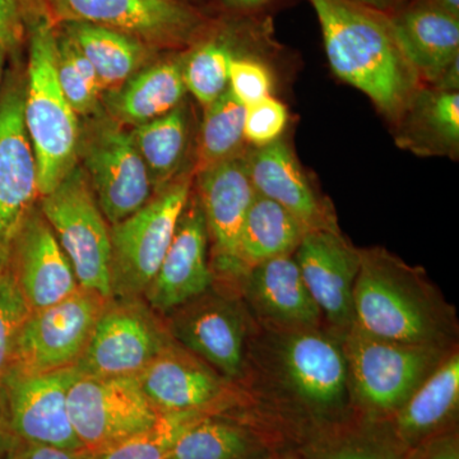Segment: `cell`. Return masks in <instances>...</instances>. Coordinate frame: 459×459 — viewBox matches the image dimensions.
<instances>
[{
	"label": "cell",
	"instance_id": "obj_22",
	"mask_svg": "<svg viewBox=\"0 0 459 459\" xmlns=\"http://www.w3.org/2000/svg\"><path fill=\"white\" fill-rule=\"evenodd\" d=\"M243 156L258 195L282 205L307 230L341 231L331 204L314 188L285 141L250 148Z\"/></svg>",
	"mask_w": 459,
	"mask_h": 459
},
{
	"label": "cell",
	"instance_id": "obj_7",
	"mask_svg": "<svg viewBox=\"0 0 459 459\" xmlns=\"http://www.w3.org/2000/svg\"><path fill=\"white\" fill-rule=\"evenodd\" d=\"M39 205L80 286L111 298L110 225L82 166H75L53 192L39 198Z\"/></svg>",
	"mask_w": 459,
	"mask_h": 459
},
{
	"label": "cell",
	"instance_id": "obj_13",
	"mask_svg": "<svg viewBox=\"0 0 459 459\" xmlns=\"http://www.w3.org/2000/svg\"><path fill=\"white\" fill-rule=\"evenodd\" d=\"M72 427L87 452H101L152 427L153 409L137 377H81L68 395Z\"/></svg>",
	"mask_w": 459,
	"mask_h": 459
},
{
	"label": "cell",
	"instance_id": "obj_35",
	"mask_svg": "<svg viewBox=\"0 0 459 459\" xmlns=\"http://www.w3.org/2000/svg\"><path fill=\"white\" fill-rule=\"evenodd\" d=\"M30 314L7 268L0 271V386L13 362L17 337Z\"/></svg>",
	"mask_w": 459,
	"mask_h": 459
},
{
	"label": "cell",
	"instance_id": "obj_28",
	"mask_svg": "<svg viewBox=\"0 0 459 459\" xmlns=\"http://www.w3.org/2000/svg\"><path fill=\"white\" fill-rule=\"evenodd\" d=\"M307 231L309 230L286 208L256 193L238 232V280L259 263L294 255Z\"/></svg>",
	"mask_w": 459,
	"mask_h": 459
},
{
	"label": "cell",
	"instance_id": "obj_26",
	"mask_svg": "<svg viewBox=\"0 0 459 459\" xmlns=\"http://www.w3.org/2000/svg\"><path fill=\"white\" fill-rule=\"evenodd\" d=\"M183 57L147 66L120 89L107 93V108L115 122L141 126L179 107L186 95Z\"/></svg>",
	"mask_w": 459,
	"mask_h": 459
},
{
	"label": "cell",
	"instance_id": "obj_4",
	"mask_svg": "<svg viewBox=\"0 0 459 459\" xmlns=\"http://www.w3.org/2000/svg\"><path fill=\"white\" fill-rule=\"evenodd\" d=\"M29 62L23 90V119L38 165L39 198L49 195L78 165L81 128L56 74V23L47 11L33 18L27 33Z\"/></svg>",
	"mask_w": 459,
	"mask_h": 459
},
{
	"label": "cell",
	"instance_id": "obj_21",
	"mask_svg": "<svg viewBox=\"0 0 459 459\" xmlns=\"http://www.w3.org/2000/svg\"><path fill=\"white\" fill-rule=\"evenodd\" d=\"M237 289L247 312L262 328L292 331L322 327L323 316L305 286L294 255H281L249 268Z\"/></svg>",
	"mask_w": 459,
	"mask_h": 459
},
{
	"label": "cell",
	"instance_id": "obj_33",
	"mask_svg": "<svg viewBox=\"0 0 459 459\" xmlns=\"http://www.w3.org/2000/svg\"><path fill=\"white\" fill-rule=\"evenodd\" d=\"M56 74L60 87L74 113L83 117L101 115V86L89 60L56 25Z\"/></svg>",
	"mask_w": 459,
	"mask_h": 459
},
{
	"label": "cell",
	"instance_id": "obj_37",
	"mask_svg": "<svg viewBox=\"0 0 459 459\" xmlns=\"http://www.w3.org/2000/svg\"><path fill=\"white\" fill-rule=\"evenodd\" d=\"M289 123V110L273 96L247 105L244 138L253 147L268 146L281 140Z\"/></svg>",
	"mask_w": 459,
	"mask_h": 459
},
{
	"label": "cell",
	"instance_id": "obj_24",
	"mask_svg": "<svg viewBox=\"0 0 459 459\" xmlns=\"http://www.w3.org/2000/svg\"><path fill=\"white\" fill-rule=\"evenodd\" d=\"M458 407L459 355L453 349L385 422L395 443L406 452L429 437L455 429Z\"/></svg>",
	"mask_w": 459,
	"mask_h": 459
},
{
	"label": "cell",
	"instance_id": "obj_18",
	"mask_svg": "<svg viewBox=\"0 0 459 459\" xmlns=\"http://www.w3.org/2000/svg\"><path fill=\"white\" fill-rule=\"evenodd\" d=\"M4 268L30 312L59 303L80 289L71 262L42 214L39 201L18 226Z\"/></svg>",
	"mask_w": 459,
	"mask_h": 459
},
{
	"label": "cell",
	"instance_id": "obj_14",
	"mask_svg": "<svg viewBox=\"0 0 459 459\" xmlns=\"http://www.w3.org/2000/svg\"><path fill=\"white\" fill-rule=\"evenodd\" d=\"M81 376L77 368L27 374L9 369L0 386V411L22 442L81 451L68 412V395Z\"/></svg>",
	"mask_w": 459,
	"mask_h": 459
},
{
	"label": "cell",
	"instance_id": "obj_11",
	"mask_svg": "<svg viewBox=\"0 0 459 459\" xmlns=\"http://www.w3.org/2000/svg\"><path fill=\"white\" fill-rule=\"evenodd\" d=\"M172 342L165 319L143 298H110L82 358V377H138Z\"/></svg>",
	"mask_w": 459,
	"mask_h": 459
},
{
	"label": "cell",
	"instance_id": "obj_40",
	"mask_svg": "<svg viewBox=\"0 0 459 459\" xmlns=\"http://www.w3.org/2000/svg\"><path fill=\"white\" fill-rule=\"evenodd\" d=\"M4 459H89V452L72 451L16 439Z\"/></svg>",
	"mask_w": 459,
	"mask_h": 459
},
{
	"label": "cell",
	"instance_id": "obj_25",
	"mask_svg": "<svg viewBox=\"0 0 459 459\" xmlns=\"http://www.w3.org/2000/svg\"><path fill=\"white\" fill-rule=\"evenodd\" d=\"M395 124V143L415 155L457 159L459 92L420 87Z\"/></svg>",
	"mask_w": 459,
	"mask_h": 459
},
{
	"label": "cell",
	"instance_id": "obj_12",
	"mask_svg": "<svg viewBox=\"0 0 459 459\" xmlns=\"http://www.w3.org/2000/svg\"><path fill=\"white\" fill-rule=\"evenodd\" d=\"M108 299L80 286L65 300L30 312L18 333L9 369L39 374L75 367Z\"/></svg>",
	"mask_w": 459,
	"mask_h": 459
},
{
	"label": "cell",
	"instance_id": "obj_15",
	"mask_svg": "<svg viewBox=\"0 0 459 459\" xmlns=\"http://www.w3.org/2000/svg\"><path fill=\"white\" fill-rule=\"evenodd\" d=\"M7 81L0 95V271L18 226L39 201L38 165L23 119L25 82Z\"/></svg>",
	"mask_w": 459,
	"mask_h": 459
},
{
	"label": "cell",
	"instance_id": "obj_39",
	"mask_svg": "<svg viewBox=\"0 0 459 459\" xmlns=\"http://www.w3.org/2000/svg\"><path fill=\"white\" fill-rule=\"evenodd\" d=\"M402 459H459V437L457 428L435 435L409 451Z\"/></svg>",
	"mask_w": 459,
	"mask_h": 459
},
{
	"label": "cell",
	"instance_id": "obj_1",
	"mask_svg": "<svg viewBox=\"0 0 459 459\" xmlns=\"http://www.w3.org/2000/svg\"><path fill=\"white\" fill-rule=\"evenodd\" d=\"M250 333L246 371L256 394L286 409L332 424L351 401L341 337L323 328Z\"/></svg>",
	"mask_w": 459,
	"mask_h": 459
},
{
	"label": "cell",
	"instance_id": "obj_5",
	"mask_svg": "<svg viewBox=\"0 0 459 459\" xmlns=\"http://www.w3.org/2000/svg\"><path fill=\"white\" fill-rule=\"evenodd\" d=\"M341 342L351 400L377 421L391 418L453 350L382 340L355 325Z\"/></svg>",
	"mask_w": 459,
	"mask_h": 459
},
{
	"label": "cell",
	"instance_id": "obj_9",
	"mask_svg": "<svg viewBox=\"0 0 459 459\" xmlns=\"http://www.w3.org/2000/svg\"><path fill=\"white\" fill-rule=\"evenodd\" d=\"M54 23L83 22L138 39L152 49L189 48L210 20L183 0H42Z\"/></svg>",
	"mask_w": 459,
	"mask_h": 459
},
{
	"label": "cell",
	"instance_id": "obj_48",
	"mask_svg": "<svg viewBox=\"0 0 459 459\" xmlns=\"http://www.w3.org/2000/svg\"><path fill=\"white\" fill-rule=\"evenodd\" d=\"M183 2H184V0H183Z\"/></svg>",
	"mask_w": 459,
	"mask_h": 459
},
{
	"label": "cell",
	"instance_id": "obj_16",
	"mask_svg": "<svg viewBox=\"0 0 459 459\" xmlns=\"http://www.w3.org/2000/svg\"><path fill=\"white\" fill-rule=\"evenodd\" d=\"M137 377L159 413L226 412L238 401L237 385L174 340Z\"/></svg>",
	"mask_w": 459,
	"mask_h": 459
},
{
	"label": "cell",
	"instance_id": "obj_43",
	"mask_svg": "<svg viewBox=\"0 0 459 459\" xmlns=\"http://www.w3.org/2000/svg\"><path fill=\"white\" fill-rule=\"evenodd\" d=\"M350 2L374 9V11L382 12V13L389 14L392 13L394 9L400 7L404 0H350Z\"/></svg>",
	"mask_w": 459,
	"mask_h": 459
},
{
	"label": "cell",
	"instance_id": "obj_3",
	"mask_svg": "<svg viewBox=\"0 0 459 459\" xmlns=\"http://www.w3.org/2000/svg\"><path fill=\"white\" fill-rule=\"evenodd\" d=\"M316 11L334 74L395 123L420 78L395 41L388 14L350 0H307Z\"/></svg>",
	"mask_w": 459,
	"mask_h": 459
},
{
	"label": "cell",
	"instance_id": "obj_44",
	"mask_svg": "<svg viewBox=\"0 0 459 459\" xmlns=\"http://www.w3.org/2000/svg\"><path fill=\"white\" fill-rule=\"evenodd\" d=\"M14 442H16V437L9 430L7 422H5L2 411H0V459L5 458Z\"/></svg>",
	"mask_w": 459,
	"mask_h": 459
},
{
	"label": "cell",
	"instance_id": "obj_42",
	"mask_svg": "<svg viewBox=\"0 0 459 459\" xmlns=\"http://www.w3.org/2000/svg\"><path fill=\"white\" fill-rule=\"evenodd\" d=\"M433 89L444 91V92H458L459 90V56L444 69L437 82L433 84Z\"/></svg>",
	"mask_w": 459,
	"mask_h": 459
},
{
	"label": "cell",
	"instance_id": "obj_8",
	"mask_svg": "<svg viewBox=\"0 0 459 459\" xmlns=\"http://www.w3.org/2000/svg\"><path fill=\"white\" fill-rule=\"evenodd\" d=\"M164 319L175 342L229 382L240 385L252 332L249 313L237 290L214 282Z\"/></svg>",
	"mask_w": 459,
	"mask_h": 459
},
{
	"label": "cell",
	"instance_id": "obj_47",
	"mask_svg": "<svg viewBox=\"0 0 459 459\" xmlns=\"http://www.w3.org/2000/svg\"><path fill=\"white\" fill-rule=\"evenodd\" d=\"M7 51L0 48V83H2L3 77V66H4L5 56H7Z\"/></svg>",
	"mask_w": 459,
	"mask_h": 459
},
{
	"label": "cell",
	"instance_id": "obj_2",
	"mask_svg": "<svg viewBox=\"0 0 459 459\" xmlns=\"http://www.w3.org/2000/svg\"><path fill=\"white\" fill-rule=\"evenodd\" d=\"M353 325L394 342L451 350L457 320L451 305L425 277L382 247L359 249Z\"/></svg>",
	"mask_w": 459,
	"mask_h": 459
},
{
	"label": "cell",
	"instance_id": "obj_10",
	"mask_svg": "<svg viewBox=\"0 0 459 459\" xmlns=\"http://www.w3.org/2000/svg\"><path fill=\"white\" fill-rule=\"evenodd\" d=\"M108 225L138 212L153 198L155 189L131 132L113 117H95L81 132L78 160Z\"/></svg>",
	"mask_w": 459,
	"mask_h": 459
},
{
	"label": "cell",
	"instance_id": "obj_23",
	"mask_svg": "<svg viewBox=\"0 0 459 459\" xmlns=\"http://www.w3.org/2000/svg\"><path fill=\"white\" fill-rule=\"evenodd\" d=\"M395 41L420 81L433 84L459 56V20L427 0H404L388 14Z\"/></svg>",
	"mask_w": 459,
	"mask_h": 459
},
{
	"label": "cell",
	"instance_id": "obj_17",
	"mask_svg": "<svg viewBox=\"0 0 459 459\" xmlns=\"http://www.w3.org/2000/svg\"><path fill=\"white\" fill-rule=\"evenodd\" d=\"M243 153L198 171L197 195L207 223L214 282L232 289L238 280V232L256 195Z\"/></svg>",
	"mask_w": 459,
	"mask_h": 459
},
{
	"label": "cell",
	"instance_id": "obj_34",
	"mask_svg": "<svg viewBox=\"0 0 459 459\" xmlns=\"http://www.w3.org/2000/svg\"><path fill=\"white\" fill-rule=\"evenodd\" d=\"M210 413L198 411L161 413L152 427L101 452H89V459H168L181 435Z\"/></svg>",
	"mask_w": 459,
	"mask_h": 459
},
{
	"label": "cell",
	"instance_id": "obj_19",
	"mask_svg": "<svg viewBox=\"0 0 459 459\" xmlns=\"http://www.w3.org/2000/svg\"><path fill=\"white\" fill-rule=\"evenodd\" d=\"M292 255L323 320L342 337L353 325V285L360 252L341 231L309 230Z\"/></svg>",
	"mask_w": 459,
	"mask_h": 459
},
{
	"label": "cell",
	"instance_id": "obj_29",
	"mask_svg": "<svg viewBox=\"0 0 459 459\" xmlns=\"http://www.w3.org/2000/svg\"><path fill=\"white\" fill-rule=\"evenodd\" d=\"M268 455L258 430L226 411L195 422L181 435L168 459H263Z\"/></svg>",
	"mask_w": 459,
	"mask_h": 459
},
{
	"label": "cell",
	"instance_id": "obj_41",
	"mask_svg": "<svg viewBox=\"0 0 459 459\" xmlns=\"http://www.w3.org/2000/svg\"><path fill=\"white\" fill-rule=\"evenodd\" d=\"M217 2L237 16H255L277 0H217Z\"/></svg>",
	"mask_w": 459,
	"mask_h": 459
},
{
	"label": "cell",
	"instance_id": "obj_6",
	"mask_svg": "<svg viewBox=\"0 0 459 459\" xmlns=\"http://www.w3.org/2000/svg\"><path fill=\"white\" fill-rule=\"evenodd\" d=\"M192 186V177L180 175L138 212L110 226L111 298H143L168 252Z\"/></svg>",
	"mask_w": 459,
	"mask_h": 459
},
{
	"label": "cell",
	"instance_id": "obj_31",
	"mask_svg": "<svg viewBox=\"0 0 459 459\" xmlns=\"http://www.w3.org/2000/svg\"><path fill=\"white\" fill-rule=\"evenodd\" d=\"M300 455L305 459H402L403 451L385 421L369 419L364 424L322 425Z\"/></svg>",
	"mask_w": 459,
	"mask_h": 459
},
{
	"label": "cell",
	"instance_id": "obj_30",
	"mask_svg": "<svg viewBox=\"0 0 459 459\" xmlns=\"http://www.w3.org/2000/svg\"><path fill=\"white\" fill-rule=\"evenodd\" d=\"M131 134L146 165L156 193L177 179L189 146V117L186 105L141 126Z\"/></svg>",
	"mask_w": 459,
	"mask_h": 459
},
{
	"label": "cell",
	"instance_id": "obj_36",
	"mask_svg": "<svg viewBox=\"0 0 459 459\" xmlns=\"http://www.w3.org/2000/svg\"><path fill=\"white\" fill-rule=\"evenodd\" d=\"M243 48L232 57L229 69V90L246 107L271 96L272 74L261 59L244 53Z\"/></svg>",
	"mask_w": 459,
	"mask_h": 459
},
{
	"label": "cell",
	"instance_id": "obj_27",
	"mask_svg": "<svg viewBox=\"0 0 459 459\" xmlns=\"http://www.w3.org/2000/svg\"><path fill=\"white\" fill-rule=\"evenodd\" d=\"M98 74L102 92H113L141 71L152 48L107 27L83 22L57 23Z\"/></svg>",
	"mask_w": 459,
	"mask_h": 459
},
{
	"label": "cell",
	"instance_id": "obj_38",
	"mask_svg": "<svg viewBox=\"0 0 459 459\" xmlns=\"http://www.w3.org/2000/svg\"><path fill=\"white\" fill-rule=\"evenodd\" d=\"M44 11L42 0H0V48L17 53L27 40L30 22Z\"/></svg>",
	"mask_w": 459,
	"mask_h": 459
},
{
	"label": "cell",
	"instance_id": "obj_32",
	"mask_svg": "<svg viewBox=\"0 0 459 459\" xmlns=\"http://www.w3.org/2000/svg\"><path fill=\"white\" fill-rule=\"evenodd\" d=\"M198 144V171L241 155L247 107L229 89L204 108Z\"/></svg>",
	"mask_w": 459,
	"mask_h": 459
},
{
	"label": "cell",
	"instance_id": "obj_45",
	"mask_svg": "<svg viewBox=\"0 0 459 459\" xmlns=\"http://www.w3.org/2000/svg\"><path fill=\"white\" fill-rule=\"evenodd\" d=\"M427 2L459 20V0H427Z\"/></svg>",
	"mask_w": 459,
	"mask_h": 459
},
{
	"label": "cell",
	"instance_id": "obj_46",
	"mask_svg": "<svg viewBox=\"0 0 459 459\" xmlns=\"http://www.w3.org/2000/svg\"><path fill=\"white\" fill-rule=\"evenodd\" d=\"M263 459H305L303 455H268V457Z\"/></svg>",
	"mask_w": 459,
	"mask_h": 459
},
{
	"label": "cell",
	"instance_id": "obj_20",
	"mask_svg": "<svg viewBox=\"0 0 459 459\" xmlns=\"http://www.w3.org/2000/svg\"><path fill=\"white\" fill-rule=\"evenodd\" d=\"M208 247L210 238L204 210L192 190L168 252L143 294L146 303L162 318L213 285Z\"/></svg>",
	"mask_w": 459,
	"mask_h": 459
}]
</instances>
